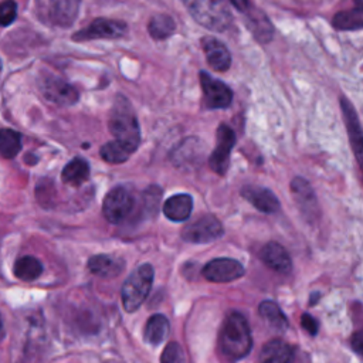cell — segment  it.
Segmentation results:
<instances>
[{
  "label": "cell",
  "mask_w": 363,
  "mask_h": 363,
  "mask_svg": "<svg viewBox=\"0 0 363 363\" xmlns=\"http://www.w3.org/2000/svg\"><path fill=\"white\" fill-rule=\"evenodd\" d=\"M259 315L277 330H285L288 328V319L282 313L281 308L274 301H264L258 306Z\"/></svg>",
  "instance_id": "cell-27"
},
{
  "label": "cell",
  "mask_w": 363,
  "mask_h": 363,
  "mask_svg": "<svg viewBox=\"0 0 363 363\" xmlns=\"http://www.w3.org/2000/svg\"><path fill=\"white\" fill-rule=\"evenodd\" d=\"M147 31L153 40L162 41V40H166L173 35V33L176 31V23L167 14H163V13L155 14L149 20Z\"/></svg>",
  "instance_id": "cell-25"
},
{
  "label": "cell",
  "mask_w": 363,
  "mask_h": 363,
  "mask_svg": "<svg viewBox=\"0 0 363 363\" xmlns=\"http://www.w3.org/2000/svg\"><path fill=\"white\" fill-rule=\"evenodd\" d=\"M244 14L247 27L252 33L254 38L261 44L269 43L274 37V27L262 10H258L251 4V7Z\"/></svg>",
  "instance_id": "cell-14"
},
{
  "label": "cell",
  "mask_w": 363,
  "mask_h": 363,
  "mask_svg": "<svg viewBox=\"0 0 363 363\" xmlns=\"http://www.w3.org/2000/svg\"><path fill=\"white\" fill-rule=\"evenodd\" d=\"M99 153H101V157L108 163H122V162H126L133 152L128 149L125 145H122L121 142L113 139L102 145Z\"/></svg>",
  "instance_id": "cell-29"
},
{
  "label": "cell",
  "mask_w": 363,
  "mask_h": 363,
  "mask_svg": "<svg viewBox=\"0 0 363 363\" xmlns=\"http://www.w3.org/2000/svg\"><path fill=\"white\" fill-rule=\"evenodd\" d=\"M160 363H186L184 360V353L180 347L179 343L170 342L162 352Z\"/></svg>",
  "instance_id": "cell-30"
},
{
  "label": "cell",
  "mask_w": 363,
  "mask_h": 363,
  "mask_svg": "<svg viewBox=\"0 0 363 363\" xmlns=\"http://www.w3.org/2000/svg\"><path fill=\"white\" fill-rule=\"evenodd\" d=\"M81 0H50L51 20L60 27H69L78 17Z\"/></svg>",
  "instance_id": "cell-18"
},
{
  "label": "cell",
  "mask_w": 363,
  "mask_h": 363,
  "mask_svg": "<svg viewBox=\"0 0 363 363\" xmlns=\"http://www.w3.org/2000/svg\"><path fill=\"white\" fill-rule=\"evenodd\" d=\"M4 335H6V332H4V328H3V320H1V316H0V342L4 339Z\"/></svg>",
  "instance_id": "cell-35"
},
{
  "label": "cell",
  "mask_w": 363,
  "mask_h": 363,
  "mask_svg": "<svg viewBox=\"0 0 363 363\" xmlns=\"http://www.w3.org/2000/svg\"><path fill=\"white\" fill-rule=\"evenodd\" d=\"M17 17V4L14 0L0 1V27L10 26Z\"/></svg>",
  "instance_id": "cell-31"
},
{
  "label": "cell",
  "mask_w": 363,
  "mask_h": 363,
  "mask_svg": "<svg viewBox=\"0 0 363 363\" xmlns=\"http://www.w3.org/2000/svg\"><path fill=\"white\" fill-rule=\"evenodd\" d=\"M230 3L241 13H245L251 7L250 0H230Z\"/></svg>",
  "instance_id": "cell-34"
},
{
  "label": "cell",
  "mask_w": 363,
  "mask_h": 363,
  "mask_svg": "<svg viewBox=\"0 0 363 363\" xmlns=\"http://www.w3.org/2000/svg\"><path fill=\"white\" fill-rule=\"evenodd\" d=\"M88 268L94 275L101 278H115L123 269V262L112 255L98 254L88 259Z\"/></svg>",
  "instance_id": "cell-22"
},
{
  "label": "cell",
  "mask_w": 363,
  "mask_h": 363,
  "mask_svg": "<svg viewBox=\"0 0 363 363\" xmlns=\"http://www.w3.org/2000/svg\"><path fill=\"white\" fill-rule=\"evenodd\" d=\"M332 26L339 31H356L363 28V0H354L350 10L337 11L332 18Z\"/></svg>",
  "instance_id": "cell-19"
},
{
  "label": "cell",
  "mask_w": 363,
  "mask_h": 363,
  "mask_svg": "<svg viewBox=\"0 0 363 363\" xmlns=\"http://www.w3.org/2000/svg\"><path fill=\"white\" fill-rule=\"evenodd\" d=\"M169 330H170V325L167 318L162 313H156L147 319L143 336L149 345L157 346L167 337Z\"/></svg>",
  "instance_id": "cell-23"
},
{
  "label": "cell",
  "mask_w": 363,
  "mask_h": 363,
  "mask_svg": "<svg viewBox=\"0 0 363 363\" xmlns=\"http://www.w3.org/2000/svg\"><path fill=\"white\" fill-rule=\"evenodd\" d=\"M350 346H352V349H353L357 354H360V356L363 357V329H362V330H357V332H354V333L352 335V337H350Z\"/></svg>",
  "instance_id": "cell-33"
},
{
  "label": "cell",
  "mask_w": 363,
  "mask_h": 363,
  "mask_svg": "<svg viewBox=\"0 0 363 363\" xmlns=\"http://www.w3.org/2000/svg\"><path fill=\"white\" fill-rule=\"evenodd\" d=\"M89 177V164L82 157H74L69 160L61 172V179L64 183L78 186L88 180Z\"/></svg>",
  "instance_id": "cell-24"
},
{
  "label": "cell",
  "mask_w": 363,
  "mask_h": 363,
  "mask_svg": "<svg viewBox=\"0 0 363 363\" xmlns=\"http://www.w3.org/2000/svg\"><path fill=\"white\" fill-rule=\"evenodd\" d=\"M40 91L47 101L61 106L74 105L79 98L78 91L69 82L54 74H47L45 77H41Z\"/></svg>",
  "instance_id": "cell-7"
},
{
  "label": "cell",
  "mask_w": 363,
  "mask_h": 363,
  "mask_svg": "<svg viewBox=\"0 0 363 363\" xmlns=\"http://www.w3.org/2000/svg\"><path fill=\"white\" fill-rule=\"evenodd\" d=\"M223 233H224V228L218 221V218L207 214L187 224L182 230V237L184 241H189V242L206 244L220 238Z\"/></svg>",
  "instance_id": "cell-8"
},
{
  "label": "cell",
  "mask_w": 363,
  "mask_h": 363,
  "mask_svg": "<svg viewBox=\"0 0 363 363\" xmlns=\"http://www.w3.org/2000/svg\"><path fill=\"white\" fill-rule=\"evenodd\" d=\"M259 363H294V350L282 339H272L262 346Z\"/></svg>",
  "instance_id": "cell-20"
},
{
  "label": "cell",
  "mask_w": 363,
  "mask_h": 363,
  "mask_svg": "<svg viewBox=\"0 0 363 363\" xmlns=\"http://www.w3.org/2000/svg\"><path fill=\"white\" fill-rule=\"evenodd\" d=\"M184 4L191 17L211 31H225L233 23V16L224 0H184Z\"/></svg>",
  "instance_id": "cell-3"
},
{
  "label": "cell",
  "mask_w": 363,
  "mask_h": 363,
  "mask_svg": "<svg viewBox=\"0 0 363 363\" xmlns=\"http://www.w3.org/2000/svg\"><path fill=\"white\" fill-rule=\"evenodd\" d=\"M291 191L295 197V201L298 203L301 211L311 218L312 216H316V210H318V203H316V197L315 193L311 187V184L302 179V177H294V180L291 182Z\"/></svg>",
  "instance_id": "cell-16"
},
{
  "label": "cell",
  "mask_w": 363,
  "mask_h": 363,
  "mask_svg": "<svg viewBox=\"0 0 363 363\" xmlns=\"http://www.w3.org/2000/svg\"><path fill=\"white\" fill-rule=\"evenodd\" d=\"M216 138H217V143H216L214 150L210 155L208 164L213 172L223 176V174H225V172L228 169L230 153L235 145V133L230 126L221 123L217 128Z\"/></svg>",
  "instance_id": "cell-10"
},
{
  "label": "cell",
  "mask_w": 363,
  "mask_h": 363,
  "mask_svg": "<svg viewBox=\"0 0 363 363\" xmlns=\"http://www.w3.org/2000/svg\"><path fill=\"white\" fill-rule=\"evenodd\" d=\"M135 208V199L125 187H113L104 199V217L113 224L125 221Z\"/></svg>",
  "instance_id": "cell-5"
},
{
  "label": "cell",
  "mask_w": 363,
  "mask_h": 363,
  "mask_svg": "<svg viewBox=\"0 0 363 363\" xmlns=\"http://www.w3.org/2000/svg\"><path fill=\"white\" fill-rule=\"evenodd\" d=\"M241 194L259 211L262 213H275L279 210V201L277 196L265 189V187H255V186H245Z\"/></svg>",
  "instance_id": "cell-17"
},
{
  "label": "cell",
  "mask_w": 363,
  "mask_h": 363,
  "mask_svg": "<svg viewBox=\"0 0 363 363\" xmlns=\"http://www.w3.org/2000/svg\"><path fill=\"white\" fill-rule=\"evenodd\" d=\"M252 347V337L245 316L240 312H230L220 330V349L228 360L245 357Z\"/></svg>",
  "instance_id": "cell-1"
},
{
  "label": "cell",
  "mask_w": 363,
  "mask_h": 363,
  "mask_svg": "<svg viewBox=\"0 0 363 363\" xmlns=\"http://www.w3.org/2000/svg\"><path fill=\"white\" fill-rule=\"evenodd\" d=\"M301 323H302V328L309 332L312 336L316 335L318 332V322L315 318H312L309 313H303L302 318H301Z\"/></svg>",
  "instance_id": "cell-32"
},
{
  "label": "cell",
  "mask_w": 363,
  "mask_h": 363,
  "mask_svg": "<svg viewBox=\"0 0 363 363\" xmlns=\"http://www.w3.org/2000/svg\"><path fill=\"white\" fill-rule=\"evenodd\" d=\"M200 84L204 96V105L208 109H224L233 102L231 88L220 79H216L206 71H200Z\"/></svg>",
  "instance_id": "cell-9"
},
{
  "label": "cell",
  "mask_w": 363,
  "mask_h": 363,
  "mask_svg": "<svg viewBox=\"0 0 363 363\" xmlns=\"http://www.w3.org/2000/svg\"><path fill=\"white\" fill-rule=\"evenodd\" d=\"M21 150V135L13 129H0V155L14 157Z\"/></svg>",
  "instance_id": "cell-28"
},
{
  "label": "cell",
  "mask_w": 363,
  "mask_h": 363,
  "mask_svg": "<svg viewBox=\"0 0 363 363\" xmlns=\"http://www.w3.org/2000/svg\"><path fill=\"white\" fill-rule=\"evenodd\" d=\"M339 104H340V109H342V115H343V121L346 125L352 150L363 170V129H362L360 121L357 118V113H356L352 102L346 96H340Z\"/></svg>",
  "instance_id": "cell-11"
},
{
  "label": "cell",
  "mask_w": 363,
  "mask_h": 363,
  "mask_svg": "<svg viewBox=\"0 0 363 363\" xmlns=\"http://www.w3.org/2000/svg\"><path fill=\"white\" fill-rule=\"evenodd\" d=\"M108 125L115 140L121 142L132 152L138 149L140 143L139 122L130 102L123 95H118L115 98Z\"/></svg>",
  "instance_id": "cell-2"
},
{
  "label": "cell",
  "mask_w": 363,
  "mask_h": 363,
  "mask_svg": "<svg viewBox=\"0 0 363 363\" xmlns=\"http://www.w3.org/2000/svg\"><path fill=\"white\" fill-rule=\"evenodd\" d=\"M155 278V269L150 264H142L125 279L121 291L122 305L126 312H135L147 298Z\"/></svg>",
  "instance_id": "cell-4"
},
{
  "label": "cell",
  "mask_w": 363,
  "mask_h": 363,
  "mask_svg": "<svg viewBox=\"0 0 363 363\" xmlns=\"http://www.w3.org/2000/svg\"><path fill=\"white\" fill-rule=\"evenodd\" d=\"M259 257L265 265H268L271 269H274L279 274H286L292 268V261H291L289 254L281 244H278L275 241L265 244L261 248Z\"/></svg>",
  "instance_id": "cell-15"
},
{
  "label": "cell",
  "mask_w": 363,
  "mask_h": 363,
  "mask_svg": "<svg viewBox=\"0 0 363 363\" xmlns=\"http://www.w3.org/2000/svg\"><path fill=\"white\" fill-rule=\"evenodd\" d=\"M242 275L244 267L233 258H216L203 268V277L211 282H231Z\"/></svg>",
  "instance_id": "cell-12"
},
{
  "label": "cell",
  "mask_w": 363,
  "mask_h": 363,
  "mask_svg": "<svg viewBox=\"0 0 363 363\" xmlns=\"http://www.w3.org/2000/svg\"><path fill=\"white\" fill-rule=\"evenodd\" d=\"M193 210V199L189 194L170 196L163 204L164 216L172 221H184L190 217Z\"/></svg>",
  "instance_id": "cell-21"
},
{
  "label": "cell",
  "mask_w": 363,
  "mask_h": 363,
  "mask_svg": "<svg viewBox=\"0 0 363 363\" xmlns=\"http://www.w3.org/2000/svg\"><path fill=\"white\" fill-rule=\"evenodd\" d=\"M128 26L123 21L99 17L91 21L89 26L78 30L74 35V41H89V40H115L126 34Z\"/></svg>",
  "instance_id": "cell-6"
},
{
  "label": "cell",
  "mask_w": 363,
  "mask_h": 363,
  "mask_svg": "<svg viewBox=\"0 0 363 363\" xmlns=\"http://www.w3.org/2000/svg\"><path fill=\"white\" fill-rule=\"evenodd\" d=\"M43 274V264L31 255L21 257L14 264V275L26 282L37 279Z\"/></svg>",
  "instance_id": "cell-26"
},
{
  "label": "cell",
  "mask_w": 363,
  "mask_h": 363,
  "mask_svg": "<svg viewBox=\"0 0 363 363\" xmlns=\"http://www.w3.org/2000/svg\"><path fill=\"white\" fill-rule=\"evenodd\" d=\"M201 45L206 54L207 64L214 71H227L231 65V54L224 43L213 35H207L201 40Z\"/></svg>",
  "instance_id": "cell-13"
}]
</instances>
